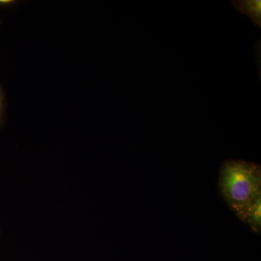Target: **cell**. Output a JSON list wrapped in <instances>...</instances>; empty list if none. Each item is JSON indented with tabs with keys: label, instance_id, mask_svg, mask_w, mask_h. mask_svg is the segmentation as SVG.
Listing matches in <instances>:
<instances>
[{
	"label": "cell",
	"instance_id": "1",
	"mask_svg": "<svg viewBox=\"0 0 261 261\" xmlns=\"http://www.w3.org/2000/svg\"><path fill=\"white\" fill-rule=\"evenodd\" d=\"M218 187L228 207L242 221L261 197V168L243 160H226L219 170Z\"/></svg>",
	"mask_w": 261,
	"mask_h": 261
},
{
	"label": "cell",
	"instance_id": "3",
	"mask_svg": "<svg viewBox=\"0 0 261 261\" xmlns=\"http://www.w3.org/2000/svg\"><path fill=\"white\" fill-rule=\"evenodd\" d=\"M243 222L249 225L252 231L260 234L261 231V197L249 209Z\"/></svg>",
	"mask_w": 261,
	"mask_h": 261
},
{
	"label": "cell",
	"instance_id": "4",
	"mask_svg": "<svg viewBox=\"0 0 261 261\" xmlns=\"http://www.w3.org/2000/svg\"><path fill=\"white\" fill-rule=\"evenodd\" d=\"M3 94H2L1 89H0V118H1L2 115H3Z\"/></svg>",
	"mask_w": 261,
	"mask_h": 261
},
{
	"label": "cell",
	"instance_id": "2",
	"mask_svg": "<svg viewBox=\"0 0 261 261\" xmlns=\"http://www.w3.org/2000/svg\"><path fill=\"white\" fill-rule=\"evenodd\" d=\"M233 5L239 12L249 17L256 27L261 25V2L257 1H233Z\"/></svg>",
	"mask_w": 261,
	"mask_h": 261
},
{
	"label": "cell",
	"instance_id": "5",
	"mask_svg": "<svg viewBox=\"0 0 261 261\" xmlns=\"http://www.w3.org/2000/svg\"><path fill=\"white\" fill-rule=\"evenodd\" d=\"M13 1L12 0H0V5H8L12 4Z\"/></svg>",
	"mask_w": 261,
	"mask_h": 261
}]
</instances>
